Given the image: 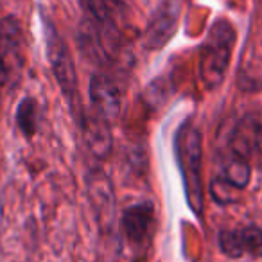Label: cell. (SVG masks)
Listing matches in <instances>:
<instances>
[{
  "label": "cell",
  "mask_w": 262,
  "mask_h": 262,
  "mask_svg": "<svg viewBox=\"0 0 262 262\" xmlns=\"http://www.w3.org/2000/svg\"><path fill=\"white\" fill-rule=\"evenodd\" d=\"M90 101L92 112L97 113L110 124H113L122 113L124 106V86L112 70H97L90 77Z\"/></svg>",
  "instance_id": "4"
},
{
  "label": "cell",
  "mask_w": 262,
  "mask_h": 262,
  "mask_svg": "<svg viewBox=\"0 0 262 262\" xmlns=\"http://www.w3.org/2000/svg\"><path fill=\"white\" fill-rule=\"evenodd\" d=\"M174 157L182 174L185 200L192 214L201 217L205 212L203 185V137L190 120H185L174 133Z\"/></svg>",
  "instance_id": "1"
},
{
  "label": "cell",
  "mask_w": 262,
  "mask_h": 262,
  "mask_svg": "<svg viewBox=\"0 0 262 262\" xmlns=\"http://www.w3.org/2000/svg\"><path fill=\"white\" fill-rule=\"evenodd\" d=\"M6 81H8V65H6L4 58L0 54V88L4 86Z\"/></svg>",
  "instance_id": "16"
},
{
  "label": "cell",
  "mask_w": 262,
  "mask_h": 262,
  "mask_svg": "<svg viewBox=\"0 0 262 262\" xmlns=\"http://www.w3.org/2000/svg\"><path fill=\"white\" fill-rule=\"evenodd\" d=\"M230 151L248 160L251 155L262 157V113H248L237 120L230 135Z\"/></svg>",
  "instance_id": "8"
},
{
  "label": "cell",
  "mask_w": 262,
  "mask_h": 262,
  "mask_svg": "<svg viewBox=\"0 0 262 262\" xmlns=\"http://www.w3.org/2000/svg\"><path fill=\"white\" fill-rule=\"evenodd\" d=\"M99 2H101V4L104 6V8L108 9L113 16L119 15L120 9H122V0H99Z\"/></svg>",
  "instance_id": "15"
},
{
  "label": "cell",
  "mask_w": 262,
  "mask_h": 262,
  "mask_svg": "<svg viewBox=\"0 0 262 262\" xmlns=\"http://www.w3.org/2000/svg\"><path fill=\"white\" fill-rule=\"evenodd\" d=\"M235 40L237 33L228 20L219 18L210 26L200 47L198 61L200 79L207 90H217L223 84L230 69Z\"/></svg>",
  "instance_id": "2"
},
{
  "label": "cell",
  "mask_w": 262,
  "mask_h": 262,
  "mask_svg": "<svg viewBox=\"0 0 262 262\" xmlns=\"http://www.w3.org/2000/svg\"><path fill=\"white\" fill-rule=\"evenodd\" d=\"M88 192H90L92 208L99 226L110 230L115 215V190L110 178L101 171L92 172V176L88 178Z\"/></svg>",
  "instance_id": "9"
},
{
  "label": "cell",
  "mask_w": 262,
  "mask_h": 262,
  "mask_svg": "<svg viewBox=\"0 0 262 262\" xmlns=\"http://www.w3.org/2000/svg\"><path fill=\"white\" fill-rule=\"evenodd\" d=\"M43 20V36H45V47H47V58L51 63V70L54 74V79L69 104L70 113L74 115L76 122L79 124L84 115V108L81 106L79 99V84H77V74L76 65H74L72 54L67 45V41L58 33L56 26L47 18L41 16Z\"/></svg>",
  "instance_id": "3"
},
{
  "label": "cell",
  "mask_w": 262,
  "mask_h": 262,
  "mask_svg": "<svg viewBox=\"0 0 262 262\" xmlns=\"http://www.w3.org/2000/svg\"><path fill=\"white\" fill-rule=\"evenodd\" d=\"M167 94H169V88H167V84H165V79L164 77H158V79L153 81L146 90L147 106L151 104L153 108H158V106L165 104V101H167Z\"/></svg>",
  "instance_id": "14"
},
{
  "label": "cell",
  "mask_w": 262,
  "mask_h": 262,
  "mask_svg": "<svg viewBox=\"0 0 262 262\" xmlns=\"http://www.w3.org/2000/svg\"><path fill=\"white\" fill-rule=\"evenodd\" d=\"M16 124L27 139L36 135L38 131V102L33 97H26L20 101L16 108Z\"/></svg>",
  "instance_id": "12"
},
{
  "label": "cell",
  "mask_w": 262,
  "mask_h": 262,
  "mask_svg": "<svg viewBox=\"0 0 262 262\" xmlns=\"http://www.w3.org/2000/svg\"><path fill=\"white\" fill-rule=\"evenodd\" d=\"M221 176L233 185L235 189L244 190L248 185H250V180H251V165L250 160L246 157L239 153H233L230 151V157L225 160V165H223V172Z\"/></svg>",
  "instance_id": "11"
},
{
  "label": "cell",
  "mask_w": 262,
  "mask_h": 262,
  "mask_svg": "<svg viewBox=\"0 0 262 262\" xmlns=\"http://www.w3.org/2000/svg\"><path fill=\"white\" fill-rule=\"evenodd\" d=\"M219 250L228 258H241L250 255L253 258L262 257V228L257 225H246L241 228L221 230L217 235Z\"/></svg>",
  "instance_id": "7"
},
{
  "label": "cell",
  "mask_w": 262,
  "mask_h": 262,
  "mask_svg": "<svg viewBox=\"0 0 262 262\" xmlns=\"http://www.w3.org/2000/svg\"><path fill=\"white\" fill-rule=\"evenodd\" d=\"M157 226V212L153 201H139L129 205L120 214V230L124 239L133 246H144L153 237Z\"/></svg>",
  "instance_id": "6"
},
{
  "label": "cell",
  "mask_w": 262,
  "mask_h": 262,
  "mask_svg": "<svg viewBox=\"0 0 262 262\" xmlns=\"http://www.w3.org/2000/svg\"><path fill=\"white\" fill-rule=\"evenodd\" d=\"M83 131V139L86 142L90 153L99 160H106L113 149V135L112 124L99 117L97 113L84 112L81 122L77 124Z\"/></svg>",
  "instance_id": "10"
},
{
  "label": "cell",
  "mask_w": 262,
  "mask_h": 262,
  "mask_svg": "<svg viewBox=\"0 0 262 262\" xmlns=\"http://www.w3.org/2000/svg\"><path fill=\"white\" fill-rule=\"evenodd\" d=\"M241 190L235 189L233 185H230L228 182H226L223 176H217V178H214L210 182V185H208V194H210L212 201L217 205H221V207H226V205H233L239 198H237V194H239Z\"/></svg>",
  "instance_id": "13"
},
{
  "label": "cell",
  "mask_w": 262,
  "mask_h": 262,
  "mask_svg": "<svg viewBox=\"0 0 262 262\" xmlns=\"http://www.w3.org/2000/svg\"><path fill=\"white\" fill-rule=\"evenodd\" d=\"M183 0H162L144 31V45L149 51L164 49L178 31Z\"/></svg>",
  "instance_id": "5"
}]
</instances>
